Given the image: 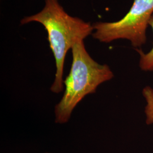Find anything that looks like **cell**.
<instances>
[{
	"label": "cell",
	"mask_w": 153,
	"mask_h": 153,
	"mask_svg": "<svg viewBox=\"0 0 153 153\" xmlns=\"http://www.w3.org/2000/svg\"></svg>",
	"instance_id": "6"
},
{
	"label": "cell",
	"mask_w": 153,
	"mask_h": 153,
	"mask_svg": "<svg viewBox=\"0 0 153 153\" xmlns=\"http://www.w3.org/2000/svg\"><path fill=\"white\" fill-rule=\"evenodd\" d=\"M149 25L153 30V14L149 21ZM137 51L140 56L139 66L141 69L145 71H153V47L147 53H143L141 49H137Z\"/></svg>",
	"instance_id": "4"
},
{
	"label": "cell",
	"mask_w": 153,
	"mask_h": 153,
	"mask_svg": "<svg viewBox=\"0 0 153 153\" xmlns=\"http://www.w3.org/2000/svg\"><path fill=\"white\" fill-rule=\"evenodd\" d=\"M153 14V0H134L131 8L120 20L93 24V37L100 42L109 43L126 39L134 47L146 43V29Z\"/></svg>",
	"instance_id": "3"
},
{
	"label": "cell",
	"mask_w": 153,
	"mask_h": 153,
	"mask_svg": "<svg viewBox=\"0 0 153 153\" xmlns=\"http://www.w3.org/2000/svg\"><path fill=\"white\" fill-rule=\"evenodd\" d=\"M142 94L145 98L146 105L145 112L146 116V123L148 125L153 124V88L146 86L143 88Z\"/></svg>",
	"instance_id": "5"
},
{
	"label": "cell",
	"mask_w": 153,
	"mask_h": 153,
	"mask_svg": "<svg viewBox=\"0 0 153 153\" xmlns=\"http://www.w3.org/2000/svg\"><path fill=\"white\" fill-rule=\"evenodd\" d=\"M31 22L42 24L48 33L49 46L56 64L55 80L51 91L59 94L64 90L63 73L66 54L76 42L84 40L93 33V25L69 15L61 5L59 0H45L41 11L24 17L21 24Z\"/></svg>",
	"instance_id": "1"
},
{
	"label": "cell",
	"mask_w": 153,
	"mask_h": 153,
	"mask_svg": "<svg viewBox=\"0 0 153 153\" xmlns=\"http://www.w3.org/2000/svg\"><path fill=\"white\" fill-rule=\"evenodd\" d=\"M71 52V71L64 80L65 90L55 108V123L60 124L69 121L73 111L86 95L95 93L100 84L114 76L109 66L99 64L90 56L84 40L76 42Z\"/></svg>",
	"instance_id": "2"
}]
</instances>
